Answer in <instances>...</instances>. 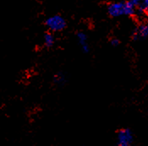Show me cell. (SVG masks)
<instances>
[{
  "mask_svg": "<svg viewBox=\"0 0 148 146\" xmlns=\"http://www.w3.org/2000/svg\"><path fill=\"white\" fill-rule=\"evenodd\" d=\"M45 25L48 28V30H50L51 31L59 32L65 29L67 22L64 20V18L62 17L61 15L55 14L48 17L45 20Z\"/></svg>",
  "mask_w": 148,
  "mask_h": 146,
  "instance_id": "1",
  "label": "cell"
},
{
  "mask_svg": "<svg viewBox=\"0 0 148 146\" xmlns=\"http://www.w3.org/2000/svg\"><path fill=\"white\" fill-rule=\"evenodd\" d=\"M134 136L130 129L122 128L118 131L117 144L119 146H129L133 143Z\"/></svg>",
  "mask_w": 148,
  "mask_h": 146,
  "instance_id": "2",
  "label": "cell"
},
{
  "mask_svg": "<svg viewBox=\"0 0 148 146\" xmlns=\"http://www.w3.org/2000/svg\"><path fill=\"white\" fill-rule=\"evenodd\" d=\"M125 1H119L110 3L108 6V14L111 17H119L125 15Z\"/></svg>",
  "mask_w": 148,
  "mask_h": 146,
  "instance_id": "3",
  "label": "cell"
},
{
  "mask_svg": "<svg viewBox=\"0 0 148 146\" xmlns=\"http://www.w3.org/2000/svg\"><path fill=\"white\" fill-rule=\"evenodd\" d=\"M131 37L134 41H141L148 38V24H143L133 31Z\"/></svg>",
  "mask_w": 148,
  "mask_h": 146,
  "instance_id": "4",
  "label": "cell"
},
{
  "mask_svg": "<svg viewBox=\"0 0 148 146\" xmlns=\"http://www.w3.org/2000/svg\"><path fill=\"white\" fill-rule=\"evenodd\" d=\"M77 40L80 48L84 53H88L90 52V46L88 44V36L84 31H79L77 35Z\"/></svg>",
  "mask_w": 148,
  "mask_h": 146,
  "instance_id": "5",
  "label": "cell"
},
{
  "mask_svg": "<svg viewBox=\"0 0 148 146\" xmlns=\"http://www.w3.org/2000/svg\"><path fill=\"white\" fill-rule=\"evenodd\" d=\"M53 82L57 85H64L67 82V77L64 73L63 72H58L53 77Z\"/></svg>",
  "mask_w": 148,
  "mask_h": 146,
  "instance_id": "6",
  "label": "cell"
},
{
  "mask_svg": "<svg viewBox=\"0 0 148 146\" xmlns=\"http://www.w3.org/2000/svg\"><path fill=\"white\" fill-rule=\"evenodd\" d=\"M43 41H44V45L47 47H52L54 45V42H55V39H54V36L50 32H47L44 35V38H43Z\"/></svg>",
  "mask_w": 148,
  "mask_h": 146,
  "instance_id": "7",
  "label": "cell"
},
{
  "mask_svg": "<svg viewBox=\"0 0 148 146\" xmlns=\"http://www.w3.org/2000/svg\"><path fill=\"white\" fill-rule=\"evenodd\" d=\"M136 10L140 14H148V0H141L140 4L136 7Z\"/></svg>",
  "mask_w": 148,
  "mask_h": 146,
  "instance_id": "8",
  "label": "cell"
},
{
  "mask_svg": "<svg viewBox=\"0 0 148 146\" xmlns=\"http://www.w3.org/2000/svg\"><path fill=\"white\" fill-rule=\"evenodd\" d=\"M110 43H111V45L113 46H118L120 44V42L117 38H113V39H111Z\"/></svg>",
  "mask_w": 148,
  "mask_h": 146,
  "instance_id": "9",
  "label": "cell"
},
{
  "mask_svg": "<svg viewBox=\"0 0 148 146\" xmlns=\"http://www.w3.org/2000/svg\"><path fill=\"white\" fill-rule=\"evenodd\" d=\"M128 1H129V2H130L132 4H134L136 7H137V6L140 4V1H141V0H128Z\"/></svg>",
  "mask_w": 148,
  "mask_h": 146,
  "instance_id": "10",
  "label": "cell"
}]
</instances>
